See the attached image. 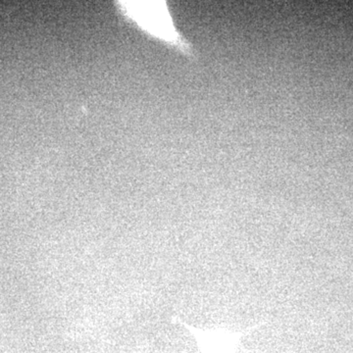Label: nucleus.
<instances>
[{"instance_id":"obj_1","label":"nucleus","mask_w":353,"mask_h":353,"mask_svg":"<svg viewBox=\"0 0 353 353\" xmlns=\"http://www.w3.org/2000/svg\"><path fill=\"white\" fill-rule=\"evenodd\" d=\"M146 7L148 11H146L145 6H131V9H134V18L139 24L155 34V37L181 46L182 41H180L179 34L174 30V26L167 16V11L160 10L162 7L160 6H153V11L152 6Z\"/></svg>"}]
</instances>
